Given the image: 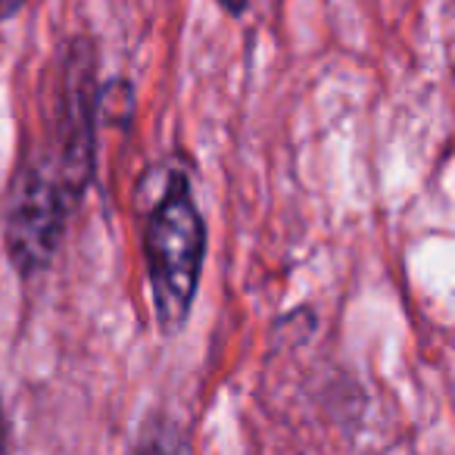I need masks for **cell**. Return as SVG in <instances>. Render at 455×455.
Masks as SVG:
<instances>
[{
  "label": "cell",
  "mask_w": 455,
  "mask_h": 455,
  "mask_svg": "<svg viewBox=\"0 0 455 455\" xmlns=\"http://www.w3.org/2000/svg\"><path fill=\"white\" fill-rule=\"evenodd\" d=\"M100 51L88 35L66 38L35 84L32 128L7 184V206L72 221L97 165Z\"/></svg>",
  "instance_id": "cell-1"
},
{
  "label": "cell",
  "mask_w": 455,
  "mask_h": 455,
  "mask_svg": "<svg viewBox=\"0 0 455 455\" xmlns=\"http://www.w3.org/2000/svg\"><path fill=\"white\" fill-rule=\"evenodd\" d=\"M206 219L194 200L188 175H172L144 225V262L153 315L163 334L184 331L206 266Z\"/></svg>",
  "instance_id": "cell-2"
},
{
  "label": "cell",
  "mask_w": 455,
  "mask_h": 455,
  "mask_svg": "<svg viewBox=\"0 0 455 455\" xmlns=\"http://www.w3.org/2000/svg\"><path fill=\"white\" fill-rule=\"evenodd\" d=\"M132 455H178V452L169 446V443H165V436L156 430V434H147L144 440H140L138 446H134Z\"/></svg>",
  "instance_id": "cell-3"
},
{
  "label": "cell",
  "mask_w": 455,
  "mask_h": 455,
  "mask_svg": "<svg viewBox=\"0 0 455 455\" xmlns=\"http://www.w3.org/2000/svg\"><path fill=\"white\" fill-rule=\"evenodd\" d=\"M28 0H0V22L13 20L16 13H22V7H26Z\"/></svg>",
  "instance_id": "cell-4"
},
{
  "label": "cell",
  "mask_w": 455,
  "mask_h": 455,
  "mask_svg": "<svg viewBox=\"0 0 455 455\" xmlns=\"http://www.w3.org/2000/svg\"><path fill=\"white\" fill-rule=\"evenodd\" d=\"M228 16H243L250 10V0H215Z\"/></svg>",
  "instance_id": "cell-5"
},
{
  "label": "cell",
  "mask_w": 455,
  "mask_h": 455,
  "mask_svg": "<svg viewBox=\"0 0 455 455\" xmlns=\"http://www.w3.org/2000/svg\"><path fill=\"white\" fill-rule=\"evenodd\" d=\"M0 455H7V427H4V411H0Z\"/></svg>",
  "instance_id": "cell-6"
}]
</instances>
